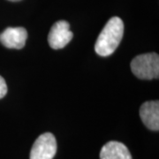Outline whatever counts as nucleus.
I'll use <instances>...</instances> for the list:
<instances>
[{
    "instance_id": "nucleus-9",
    "label": "nucleus",
    "mask_w": 159,
    "mask_h": 159,
    "mask_svg": "<svg viewBox=\"0 0 159 159\" xmlns=\"http://www.w3.org/2000/svg\"><path fill=\"white\" fill-rule=\"evenodd\" d=\"M9 1H11V2H18V1H20V0H9Z\"/></svg>"
},
{
    "instance_id": "nucleus-8",
    "label": "nucleus",
    "mask_w": 159,
    "mask_h": 159,
    "mask_svg": "<svg viewBox=\"0 0 159 159\" xmlns=\"http://www.w3.org/2000/svg\"><path fill=\"white\" fill-rule=\"evenodd\" d=\"M6 94H7V85L6 80L2 76H0V99L5 97Z\"/></svg>"
},
{
    "instance_id": "nucleus-7",
    "label": "nucleus",
    "mask_w": 159,
    "mask_h": 159,
    "mask_svg": "<svg viewBox=\"0 0 159 159\" xmlns=\"http://www.w3.org/2000/svg\"><path fill=\"white\" fill-rule=\"evenodd\" d=\"M100 159H133L127 147L119 142H109L101 149Z\"/></svg>"
},
{
    "instance_id": "nucleus-6",
    "label": "nucleus",
    "mask_w": 159,
    "mask_h": 159,
    "mask_svg": "<svg viewBox=\"0 0 159 159\" xmlns=\"http://www.w3.org/2000/svg\"><path fill=\"white\" fill-rule=\"evenodd\" d=\"M140 116L143 124L152 131L159 129V102H144L140 108Z\"/></svg>"
},
{
    "instance_id": "nucleus-1",
    "label": "nucleus",
    "mask_w": 159,
    "mask_h": 159,
    "mask_svg": "<svg viewBox=\"0 0 159 159\" xmlns=\"http://www.w3.org/2000/svg\"><path fill=\"white\" fill-rule=\"evenodd\" d=\"M124 34V23L119 17H112L105 24L98 35L95 51L99 56L107 57L113 53L119 45Z\"/></svg>"
},
{
    "instance_id": "nucleus-4",
    "label": "nucleus",
    "mask_w": 159,
    "mask_h": 159,
    "mask_svg": "<svg viewBox=\"0 0 159 159\" xmlns=\"http://www.w3.org/2000/svg\"><path fill=\"white\" fill-rule=\"evenodd\" d=\"M73 38V33L70 30V25L66 20L56 22L50 30L48 35L49 44L54 50L62 49Z\"/></svg>"
},
{
    "instance_id": "nucleus-5",
    "label": "nucleus",
    "mask_w": 159,
    "mask_h": 159,
    "mask_svg": "<svg viewBox=\"0 0 159 159\" xmlns=\"http://www.w3.org/2000/svg\"><path fill=\"white\" fill-rule=\"evenodd\" d=\"M28 39L27 30L19 28H7L0 34V43L9 49H22Z\"/></svg>"
},
{
    "instance_id": "nucleus-3",
    "label": "nucleus",
    "mask_w": 159,
    "mask_h": 159,
    "mask_svg": "<svg viewBox=\"0 0 159 159\" xmlns=\"http://www.w3.org/2000/svg\"><path fill=\"white\" fill-rule=\"evenodd\" d=\"M57 152V141L51 133L41 134L34 142L30 159H53Z\"/></svg>"
},
{
    "instance_id": "nucleus-2",
    "label": "nucleus",
    "mask_w": 159,
    "mask_h": 159,
    "mask_svg": "<svg viewBox=\"0 0 159 159\" xmlns=\"http://www.w3.org/2000/svg\"><path fill=\"white\" fill-rule=\"evenodd\" d=\"M131 70L141 80L158 79L159 56L154 52L139 55L132 60Z\"/></svg>"
}]
</instances>
